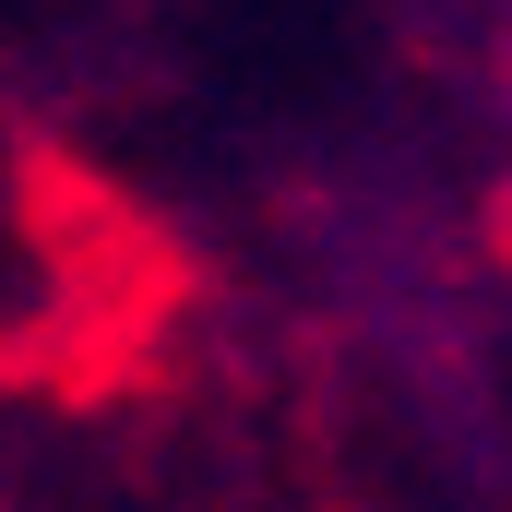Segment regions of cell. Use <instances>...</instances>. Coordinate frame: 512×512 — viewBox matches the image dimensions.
Returning <instances> with one entry per match:
<instances>
[]
</instances>
